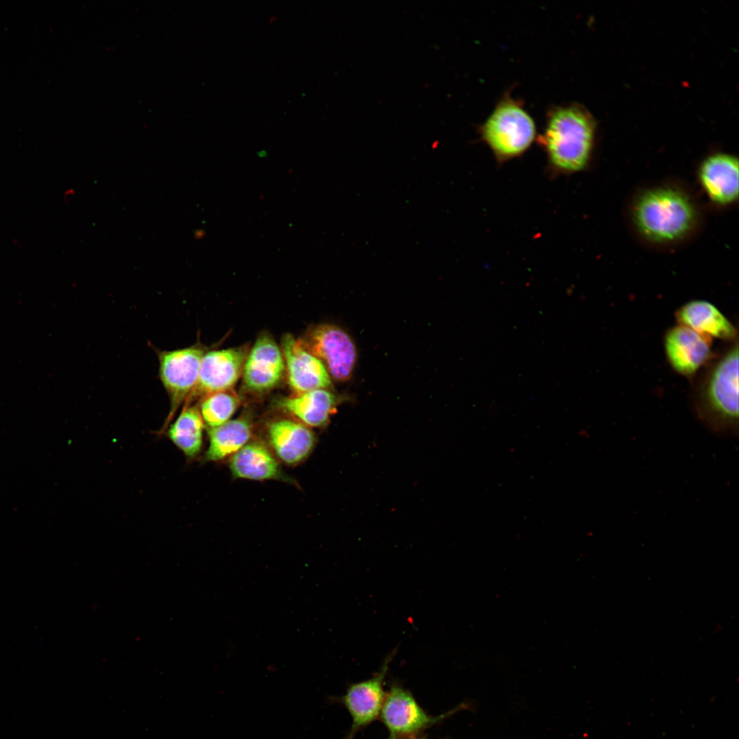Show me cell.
Returning <instances> with one entry per match:
<instances>
[{
    "instance_id": "obj_1",
    "label": "cell",
    "mask_w": 739,
    "mask_h": 739,
    "mask_svg": "<svg viewBox=\"0 0 739 739\" xmlns=\"http://www.w3.org/2000/svg\"><path fill=\"white\" fill-rule=\"evenodd\" d=\"M596 122L582 105L569 103L547 110L538 140L553 169L565 173L583 170L590 159Z\"/></svg>"
},
{
    "instance_id": "obj_2",
    "label": "cell",
    "mask_w": 739,
    "mask_h": 739,
    "mask_svg": "<svg viewBox=\"0 0 739 739\" xmlns=\"http://www.w3.org/2000/svg\"><path fill=\"white\" fill-rule=\"evenodd\" d=\"M701 420L713 431L737 434L738 427V341L711 367L695 402Z\"/></svg>"
},
{
    "instance_id": "obj_3",
    "label": "cell",
    "mask_w": 739,
    "mask_h": 739,
    "mask_svg": "<svg viewBox=\"0 0 739 739\" xmlns=\"http://www.w3.org/2000/svg\"><path fill=\"white\" fill-rule=\"evenodd\" d=\"M635 224L647 239L668 243L682 239L692 229L696 212L688 197L673 188H656L643 193L633 210Z\"/></svg>"
},
{
    "instance_id": "obj_4",
    "label": "cell",
    "mask_w": 739,
    "mask_h": 739,
    "mask_svg": "<svg viewBox=\"0 0 739 739\" xmlns=\"http://www.w3.org/2000/svg\"><path fill=\"white\" fill-rule=\"evenodd\" d=\"M478 133L497 159L504 161L530 148L536 137V128L522 101L513 97L508 90L479 125Z\"/></svg>"
},
{
    "instance_id": "obj_5",
    "label": "cell",
    "mask_w": 739,
    "mask_h": 739,
    "mask_svg": "<svg viewBox=\"0 0 739 739\" xmlns=\"http://www.w3.org/2000/svg\"><path fill=\"white\" fill-rule=\"evenodd\" d=\"M461 704L439 716L429 715L407 689L393 685L386 692L379 718L389 732L387 739H406L419 736L426 729L455 712L466 708Z\"/></svg>"
},
{
    "instance_id": "obj_6",
    "label": "cell",
    "mask_w": 739,
    "mask_h": 739,
    "mask_svg": "<svg viewBox=\"0 0 739 739\" xmlns=\"http://www.w3.org/2000/svg\"><path fill=\"white\" fill-rule=\"evenodd\" d=\"M299 340L323 363L330 378L340 382L350 378L356 350L351 337L342 328L330 324L313 325Z\"/></svg>"
},
{
    "instance_id": "obj_7",
    "label": "cell",
    "mask_w": 739,
    "mask_h": 739,
    "mask_svg": "<svg viewBox=\"0 0 739 739\" xmlns=\"http://www.w3.org/2000/svg\"><path fill=\"white\" fill-rule=\"evenodd\" d=\"M248 346L212 350L203 355L196 385L187 401L233 389L242 375Z\"/></svg>"
},
{
    "instance_id": "obj_8",
    "label": "cell",
    "mask_w": 739,
    "mask_h": 739,
    "mask_svg": "<svg viewBox=\"0 0 739 739\" xmlns=\"http://www.w3.org/2000/svg\"><path fill=\"white\" fill-rule=\"evenodd\" d=\"M285 365L281 348L268 333L259 335L249 350L242 372L244 390L263 395L281 382Z\"/></svg>"
},
{
    "instance_id": "obj_9",
    "label": "cell",
    "mask_w": 739,
    "mask_h": 739,
    "mask_svg": "<svg viewBox=\"0 0 739 739\" xmlns=\"http://www.w3.org/2000/svg\"><path fill=\"white\" fill-rule=\"evenodd\" d=\"M205 353V350L198 346L160 353L159 375L171 404L169 419L192 392Z\"/></svg>"
},
{
    "instance_id": "obj_10",
    "label": "cell",
    "mask_w": 739,
    "mask_h": 739,
    "mask_svg": "<svg viewBox=\"0 0 739 739\" xmlns=\"http://www.w3.org/2000/svg\"><path fill=\"white\" fill-rule=\"evenodd\" d=\"M281 349L287 383L294 394L331 387V378L323 363L307 350L299 339L289 333L283 335Z\"/></svg>"
},
{
    "instance_id": "obj_11",
    "label": "cell",
    "mask_w": 739,
    "mask_h": 739,
    "mask_svg": "<svg viewBox=\"0 0 739 739\" xmlns=\"http://www.w3.org/2000/svg\"><path fill=\"white\" fill-rule=\"evenodd\" d=\"M389 660L385 662L376 675L366 680L349 686L339 699L352 718V725L346 739H354L355 735L365 728L380 714L385 699L384 682Z\"/></svg>"
},
{
    "instance_id": "obj_12",
    "label": "cell",
    "mask_w": 739,
    "mask_h": 739,
    "mask_svg": "<svg viewBox=\"0 0 739 739\" xmlns=\"http://www.w3.org/2000/svg\"><path fill=\"white\" fill-rule=\"evenodd\" d=\"M268 446L278 460L295 465L313 450L316 437L311 428L289 417L273 419L265 426Z\"/></svg>"
},
{
    "instance_id": "obj_13",
    "label": "cell",
    "mask_w": 739,
    "mask_h": 739,
    "mask_svg": "<svg viewBox=\"0 0 739 739\" xmlns=\"http://www.w3.org/2000/svg\"><path fill=\"white\" fill-rule=\"evenodd\" d=\"M711 339L682 325L670 328L664 337L670 365L682 375L694 374L710 356Z\"/></svg>"
},
{
    "instance_id": "obj_14",
    "label": "cell",
    "mask_w": 739,
    "mask_h": 739,
    "mask_svg": "<svg viewBox=\"0 0 739 739\" xmlns=\"http://www.w3.org/2000/svg\"><path fill=\"white\" fill-rule=\"evenodd\" d=\"M343 400L330 389H317L276 399L274 406L309 428L326 426Z\"/></svg>"
},
{
    "instance_id": "obj_15",
    "label": "cell",
    "mask_w": 739,
    "mask_h": 739,
    "mask_svg": "<svg viewBox=\"0 0 739 739\" xmlns=\"http://www.w3.org/2000/svg\"><path fill=\"white\" fill-rule=\"evenodd\" d=\"M701 183L712 200L721 205L734 201L738 195V161L727 154L707 158L700 170Z\"/></svg>"
},
{
    "instance_id": "obj_16",
    "label": "cell",
    "mask_w": 739,
    "mask_h": 739,
    "mask_svg": "<svg viewBox=\"0 0 739 739\" xmlns=\"http://www.w3.org/2000/svg\"><path fill=\"white\" fill-rule=\"evenodd\" d=\"M229 468L237 478L252 480H283L278 460L262 442H248L231 458Z\"/></svg>"
},
{
    "instance_id": "obj_17",
    "label": "cell",
    "mask_w": 739,
    "mask_h": 739,
    "mask_svg": "<svg viewBox=\"0 0 739 739\" xmlns=\"http://www.w3.org/2000/svg\"><path fill=\"white\" fill-rule=\"evenodd\" d=\"M679 325L710 338L734 339L736 330L732 324L712 303L693 300L681 307L676 314Z\"/></svg>"
},
{
    "instance_id": "obj_18",
    "label": "cell",
    "mask_w": 739,
    "mask_h": 739,
    "mask_svg": "<svg viewBox=\"0 0 739 739\" xmlns=\"http://www.w3.org/2000/svg\"><path fill=\"white\" fill-rule=\"evenodd\" d=\"M209 446L205 458L220 461L233 456L248 442L252 435V425L246 416L229 420L214 428H209Z\"/></svg>"
},
{
    "instance_id": "obj_19",
    "label": "cell",
    "mask_w": 739,
    "mask_h": 739,
    "mask_svg": "<svg viewBox=\"0 0 739 739\" xmlns=\"http://www.w3.org/2000/svg\"><path fill=\"white\" fill-rule=\"evenodd\" d=\"M205 422L199 408L186 405L170 426L168 437L187 457L198 455L202 448Z\"/></svg>"
},
{
    "instance_id": "obj_20",
    "label": "cell",
    "mask_w": 739,
    "mask_h": 739,
    "mask_svg": "<svg viewBox=\"0 0 739 739\" xmlns=\"http://www.w3.org/2000/svg\"><path fill=\"white\" fill-rule=\"evenodd\" d=\"M240 398L233 389L210 394L201 399L200 412L209 428L219 426L231 419L237 410Z\"/></svg>"
},
{
    "instance_id": "obj_21",
    "label": "cell",
    "mask_w": 739,
    "mask_h": 739,
    "mask_svg": "<svg viewBox=\"0 0 739 739\" xmlns=\"http://www.w3.org/2000/svg\"><path fill=\"white\" fill-rule=\"evenodd\" d=\"M406 739H428V738L418 736L409 738H406Z\"/></svg>"
}]
</instances>
